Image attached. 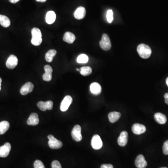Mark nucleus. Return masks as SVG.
<instances>
[{"label":"nucleus","instance_id":"obj_1","mask_svg":"<svg viewBox=\"0 0 168 168\" xmlns=\"http://www.w3.org/2000/svg\"><path fill=\"white\" fill-rule=\"evenodd\" d=\"M138 53L142 58L147 59L151 56L152 50L148 45L145 44H140L137 48Z\"/></svg>","mask_w":168,"mask_h":168},{"label":"nucleus","instance_id":"obj_2","mask_svg":"<svg viewBox=\"0 0 168 168\" xmlns=\"http://www.w3.org/2000/svg\"><path fill=\"white\" fill-rule=\"evenodd\" d=\"M100 45L101 48L106 51L109 50L111 48L110 39L109 38V36L106 34H104L102 35V39L100 42Z\"/></svg>","mask_w":168,"mask_h":168},{"label":"nucleus","instance_id":"obj_3","mask_svg":"<svg viewBox=\"0 0 168 168\" xmlns=\"http://www.w3.org/2000/svg\"><path fill=\"white\" fill-rule=\"evenodd\" d=\"M48 138L49 139V146L52 149H59L63 146L62 142L59 140H57L52 134L49 135Z\"/></svg>","mask_w":168,"mask_h":168},{"label":"nucleus","instance_id":"obj_4","mask_svg":"<svg viewBox=\"0 0 168 168\" xmlns=\"http://www.w3.org/2000/svg\"><path fill=\"white\" fill-rule=\"evenodd\" d=\"M71 136L76 142H80L82 139L81 134V127L79 125H76L74 127L71 131Z\"/></svg>","mask_w":168,"mask_h":168},{"label":"nucleus","instance_id":"obj_5","mask_svg":"<svg viewBox=\"0 0 168 168\" xmlns=\"http://www.w3.org/2000/svg\"><path fill=\"white\" fill-rule=\"evenodd\" d=\"M91 145L92 148L95 150H98L102 148L103 142L99 135L95 134L94 136L92 137Z\"/></svg>","mask_w":168,"mask_h":168},{"label":"nucleus","instance_id":"obj_6","mask_svg":"<svg viewBox=\"0 0 168 168\" xmlns=\"http://www.w3.org/2000/svg\"><path fill=\"white\" fill-rule=\"evenodd\" d=\"M73 102V99L69 95L66 96L63 99L60 105L61 111L65 112L68 109L70 106Z\"/></svg>","mask_w":168,"mask_h":168},{"label":"nucleus","instance_id":"obj_7","mask_svg":"<svg viewBox=\"0 0 168 168\" xmlns=\"http://www.w3.org/2000/svg\"><path fill=\"white\" fill-rule=\"evenodd\" d=\"M18 64V59L14 55H11L8 59L6 63L7 68L10 69H13Z\"/></svg>","mask_w":168,"mask_h":168},{"label":"nucleus","instance_id":"obj_8","mask_svg":"<svg viewBox=\"0 0 168 168\" xmlns=\"http://www.w3.org/2000/svg\"><path fill=\"white\" fill-rule=\"evenodd\" d=\"M53 106V103L51 100L47 101L46 102L39 101L38 103V107L42 111H45L47 109L51 110L52 109Z\"/></svg>","mask_w":168,"mask_h":168},{"label":"nucleus","instance_id":"obj_9","mask_svg":"<svg viewBox=\"0 0 168 168\" xmlns=\"http://www.w3.org/2000/svg\"><path fill=\"white\" fill-rule=\"evenodd\" d=\"M11 146L10 143L6 142L3 146L0 147V157L6 158L10 154Z\"/></svg>","mask_w":168,"mask_h":168},{"label":"nucleus","instance_id":"obj_10","mask_svg":"<svg viewBox=\"0 0 168 168\" xmlns=\"http://www.w3.org/2000/svg\"><path fill=\"white\" fill-rule=\"evenodd\" d=\"M34 85L31 82H27L21 87L20 89V93L22 95H26L33 90Z\"/></svg>","mask_w":168,"mask_h":168},{"label":"nucleus","instance_id":"obj_11","mask_svg":"<svg viewBox=\"0 0 168 168\" xmlns=\"http://www.w3.org/2000/svg\"><path fill=\"white\" fill-rule=\"evenodd\" d=\"M128 141V133L127 132H122L118 139V143L122 147H124L127 144Z\"/></svg>","mask_w":168,"mask_h":168},{"label":"nucleus","instance_id":"obj_12","mask_svg":"<svg viewBox=\"0 0 168 168\" xmlns=\"http://www.w3.org/2000/svg\"><path fill=\"white\" fill-rule=\"evenodd\" d=\"M146 128L145 126L142 124L136 123L133 125L132 131L133 133L136 134H141L146 132Z\"/></svg>","mask_w":168,"mask_h":168},{"label":"nucleus","instance_id":"obj_13","mask_svg":"<svg viewBox=\"0 0 168 168\" xmlns=\"http://www.w3.org/2000/svg\"><path fill=\"white\" fill-rule=\"evenodd\" d=\"M135 164L137 168H146L147 166V163L144 156L142 154L138 155L135 161Z\"/></svg>","mask_w":168,"mask_h":168},{"label":"nucleus","instance_id":"obj_14","mask_svg":"<svg viewBox=\"0 0 168 168\" xmlns=\"http://www.w3.org/2000/svg\"><path fill=\"white\" fill-rule=\"evenodd\" d=\"M86 15V10L83 7H80L77 8L74 13L75 18L78 20H81Z\"/></svg>","mask_w":168,"mask_h":168},{"label":"nucleus","instance_id":"obj_15","mask_svg":"<svg viewBox=\"0 0 168 168\" xmlns=\"http://www.w3.org/2000/svg\"><path fill=\"white\" fill-rule=\"evenodd\" d=\"M27 122L28 125L36 126L38 125L39 122V119L38 114L37 113H32L28 117Z\"/></svg>","mask_w":168,"mask_h":168},{"label":"nucleus","instance_id":"obj_16","mask_svg":"<svg viewBox=\"0 0 168 168\" xmlns=\"http://www.w3.org/2000/svg\"><path fill=\"white\" fill-rule=\"evenodd\" d=\"M90 89L92 93L96 95L100 94L101 92V87L100 84L97 82H94L91 84Z\"/></svg>","mask_w":168,"mask_h":168},{"label":"nucleus","instance_id":"obj_17","mask_svg":"<svg viewBox=\"0 0 168 168\" xmlns=\"http://www.w3.org/2000/svg\"><path fill=\"white\" fill-rule=\"evenodd\" d=\"M75 39L76 37L75 35L70 32H65L63 38V41L70 44H73L74 42Z\"/></svg>","mask_w":168,"mask_h":168},{"label":"nucleus","instance_id":"obj_18","mask_svg":"<svg viewBox=\"0 0 168 168\" xmlns=\"http://www.w3.org/2000/svg\"><path fill=\"white\" fill-rule=\"evenodd\" d=\"M56 19V15L53 11H50L47 13L46 15V22L48 24H52L54 22Z\"/></svg>","mask_w":168,"mask_h":168},{"label":"nucleus","instance_id":"obj_19","mask_svg":"<svg viewBox=\"0 0 168 168\" xmlns=\"http://www.w3.org/2000/svg\"><path fill=\"white\" fill-rule=\"evenodd\" d=\"M154 120L160 124H164L167 122V118L165 115L160 112H157L154 116Z\"/></svg>","mask_w":168,"mask_h":168},{"label":"nucleus","instance_id":"obj_20","mask_svg":"<svg viewBox=\"0 0 168 168\" xmlns=\"http://www.w3.org/2000/svg\"><path fill=\"white\" fill-rule=\"evenodd\" d=\"M121 114L120 112H112L108 114V117L109 121L111 123H115L121 117Z\"/></svg>","mask_w":168,"mask_h":168},{"label":"nucleus","instance_id":"obj_21","mask_svg":"<svg viewBox=\"0 0 168 168\" xmlns=\"http://www.w3.org/2000/svg\"><path fill=\"white\" fill-rule=\"evenodd\" d=\"M10 123L7 121H4L0 122V134L5 133L10 128Z\"/></svg>","mask_w":168,"mask_h":168},{"label":"nucleus","instance_id":"obj_22","mask_svg":"<svg viewBox=\"0 0 168 168\" xmlns=\"http://www.w3.org/2000/svg\"><path fill=\"white\" fill-rule=\"evenodd\" d=\"M0 24L3 27H8L10 25V21L6 16L0 15Z\"/></svg>","mask_w":168,"mask_h":168},{"label":"nucleus","instance_id":"obj_23","mask_svg":"<svg viewBox=\"0 0 168 168\" xmlns=\"http://www.w3.org/2000/svg\"><path fill=\"white\" fill-rule=\"evenodd\" d=\"M57 51L55 50H49L45 54V58L46 61L48 62H52L54 57L56 56Z\"/></svg>","mask_w":168,"mask_h":168},{"label":"nucleus","instance_id":"obj_24","mask_svg":"<svg viewBox=\"0 0 168 168\" xmlns=\"http://www.w3.org/2000/svg\"><path fill=\"white\" fill-rule=\"evenodd\" d=\"M80 73L82 75L87 76L92 73V69L89 66H84L80 69Z\"/></svg>","mask_w":168,"mask_h":168},{"label":"nucleus","instance_id":"obj_25","mask_svg":"<svg viewBox=\"0 0 168 168\" xmlns=\"http://www.w3.org/2000/svg\"><path fill=\"white\" fill-rule=\"evenodd\" d=\"M89 60L88 56L86 55L82 54L78 56L77 59V61L79 64H85L87 63Z\"/></svg>","mask_w":168,"mask_h":168},{"label":"nucleus","instance_id":"obj_26","mask_svg":"<svg viewBox=\"0 0 168 168\" xmlns=\"http://www.w3.org/2000/svg\"><path fill=\"white\" fill-rule=\"evenodd\" d=\"M32 38H42L41 31L37 28H34L32 30Z\"/></svg>","mask_w":168,"mask_h":168},{"label":"nucleus","instance_id":"obj_27","mask_svg":"<svg viewBox=\"0 0 168 168\" xmlns=\"http://www.w3.org/2000/svg\"><path fill=\"white\" fill-rule=\"evenodd\" d=\"M31 42L33 45H35V46H39L42 43V38H32Z\"/></svg>","mask_w":168,"mask_h":168},{"label":"nucleus","instance_id":"obj_28","mask_svg":"<svg viewBox=\"0 0 168 168\" xmlns=\"http://www.w3.org/2000/svg\"><path fill=\"white\" fill-rule=\"evenodd\" d=\"M106 19L109 23H111L113 20V12L112 10H109L107 11L106 14Z\"/></svg>","mask_w":168,"mask_h":168},{"label":"nucleus","instance_id":"obj_29","mask_svg":"<svg viewBox=\"0 0 168 168\" xmlns=\"http://www.w3.org/2000/svg\"><path fill=\"white\" fill-rule=\"evenodd\" d=\"M34 168H45V166L43 163L38 160H37L34 162Z\"/></svg>","mask_w":168,"mask_h":168},{"label":"nucleus","instance_id":"obj_30","mask_svg":"<svg viewBox=\"0 0 168 168\" xmlns=\"http://www.w3.org/2000/svg\"><path fill=\"white\" fill-rule=\"evenodd\" d=\"M43 79L45 81H50L52 79V74L44 73L43 75Z\"/></svg>","mask_w":168,"mask_h":168},{"label":"nucleus","instance_id":"obj_31","mask_svg":"<svg viewBox=\"0 0 168 168\" xmlns=\"http://www.w3.org/2000/svg\"><path fill=\"white\" fill-rule=\"evenodd\" d=\"M163 153L165 155H168V140L164 143L163 147Z\"/></svg>","mask_w":168,"mask_h":168},{"label":"nucleus","instance_id":"obj_32","mask_svg":"<svg viewBox=\"0 0 168 168\" xmlns=\"http://www.w3.org/2000/svg\"><path fill=\"white\" fill-rule=\"evenodd\" d=\"M52 168H62L61 164L57 160L53 161L52 164Z\"/></svg>","mask_w":168,"mask_h":168},{"label":"nucleus","instance_id":"obj_33","mask_svg":"<svg viewBox=\"0 0 168 168\" xmlns=\"http://www.w3.org/2000/svg\"><path fill=\"white\" fill-rule=\"evenodd\" d=\"M44 70L45 73L48 74H52V73L53 70L52 67L49 65H46L44 67Z\"/></svg>","mask_w":168,"mask_h":168},{"label":"nucleus","instance_id":"obj_34","mask_svg":"<svg viewBox=\"0 0 168 168\" xmlns=\"http://www.w3.org/2000/svg\"><path fill=\"white\" fill-rule=\"evenodd\" d=\"M100 168H113V167L110 164H104L101 166Z\"/></svg>","mask_w":168,"mask_h":168},{"label":"nucleus","instance_id":"obj_35","mask_svg":"<svg viewBox=\"0 0 168 168\" xmlns=\"http://www.w3.org/2000/svg\"><path fill=\"white\" fill-rule=\"evenodd\" d=\"M164 98H165V103L168 105V93H166L164 94Z\"/></svg>","mask_w":168,"mask_h":168},{"label":"nucleus","instance_id":"obj_36","mask_svg":"<svg viewBox=\"0 0 168 168\" xmlns=\"http://www.w3.org/2000/svg\"><path fill=\"white\" fill-rule=\"evenodd\" d=\"M20 0H9L10 2L12 3H16V2H18Z\"/></svg>","mask_w":168,"mask_h":168},{"label":"nucleus","instance_id":"obj_37","mask_svg":"<svg viewBox=\"0 0 168 168\" xmlns=\"http://www.w3.org/2000/svg\"><path fill=\"white\" fill-rule=\"evenodd\" d=\"M47 0H36V1L38 2H46Z\"/></svg>","mask_w":168,"mask_h":168},{"label":"nucleus","instance_id":"obj_38","mask_svg":"<svg viewBox=\"0 0 168 168\" xmlns=\"http://www.w3.org/2000/svg\"><path fill=\"white\" fill-rule=\"evenodd\" d=\"M2 82V80L0 78V91L1 90V83Z\"/></svg>","mask_w":168,"mask_h":168},{"label":"nucleus","instance_id":"obj_39","mask_svg":"<svg viewBox=\"0 0 168 168\" xmlns=\"http://www.w3.org/2000/svg\"><path fill=\"white\" fill-rule=\"evenodd\" d=\"M166 84H167V86H168V77L167 78V79H166Z\"/></svg>","mask_w":168,"mask_h":168},{"label":"nucleus","instance_id":"obj_40","mask_svg":"<svg viewBox=\"0 0 168 168\" xmlns=\"http://www.w3.org/2000/svg\"><path fill=\"white\" fill-rule=\"evenodd\" d=\"M166 168V167H162V168Z\"/></svg>","mask_w":168,"mask_h":168}]
</instances>
